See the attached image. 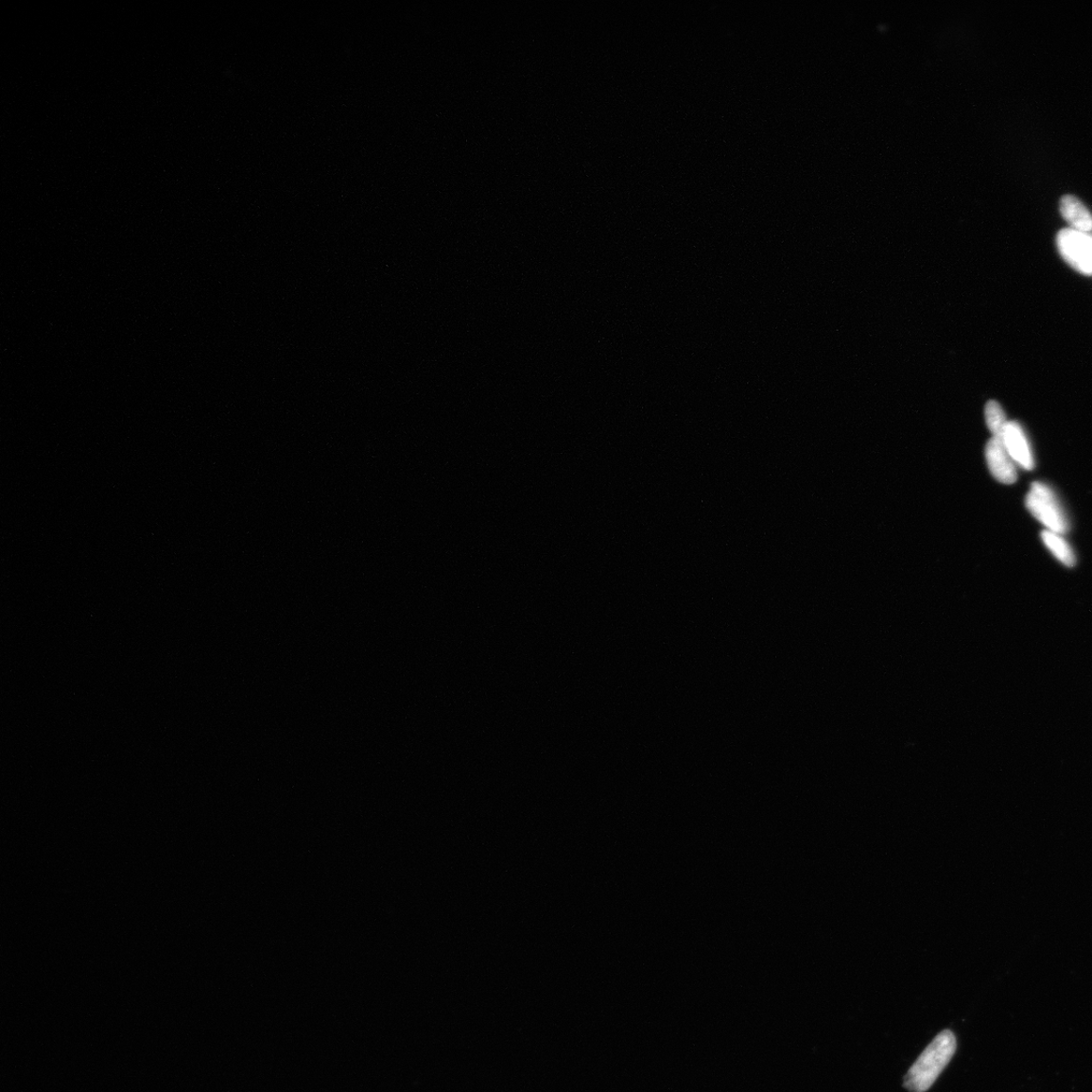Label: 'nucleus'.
Here are the masks:
<instances>
[{
    "label": "nucleus",
    "mask_w": 1092,
    "mask_h": 1092,
    "mask_svg": "<svg viewBox=\"0 0 1092 1092\" xmlns=\"http://www.w3.org/2000/svg\"><path fill=\"white\" fill-rule=\"evenodd\" d=\"M954 1032L944 1030L914 1062L905 1077L904 1086L910 1092H927L949 1065L955 1055Z\"/></svg>",
    "instance_id": "1"
},
{
    "label": "nucleus",
    "mask_w": 1092,
    "mask_h": 1092,
    "mask_svg": "<svg viewBox=\"0 0 1092 1092\" xmlns=\"http://www.w3.org/2000/svg\"><path fill=\"white\" fill-rule=\"evenodd\" d=\"M1026 507L1030 513L1052 532L1066 534L1069 530V520L1054 491L1047 485L1035 482L1027 494Z\"/></svg>",
    "instance_id": "2"
},
{
    "label": "nucleus",
    "mask_w": 1092,
    "mask_h": 1092,
    "mask_svg": "<svg viewBox=\"0 0 1092 1092\" xmlns=\"http://www.w3.org/2000/svg\"><path fill=\"white\" fill-rule=\"evenodd\" d=\"M1058 251L1074 270L1092 275V236L1088 233L1063 229L1056 238Z\"/></svg>",
    "instance_id": "3"
},
{
    "label": "nucleus",
    "mask_w": 1092,
    "mask_h": 1092,
    "mask_svg": "<svg viewBox=\"0 0 1092 1092\" xmlns=\"http://www.w3.org/2000/svg\"><path fill=\"white\" fill-rule=\"evenodd\" d=\"M985 457L990 473L999 483L1012 485L1016 482L1015 462L1004 445L1003 440L993 437L985 448Z\"/></svg>",
    "instance_id": "4"
},
{
    "label": "nucleus",
    "mask_w": 1092,
    "mask_h": 1092,
    "mask_svg": "<svg viewBox=\"0 0 1092 1092\" xmlns=\"http://www.w3.org/2000/svg\"><path fill=\"white\" fill-rule=\"evenodd\" d=\"M1002 440L1015 463L1021 465L1026 471H1031L1035 468V459H1033L1031 444L1021 425L1017 424L1016 421H1009Z\"/></svg>",
    "instance_id": "5"
},
{
    "label": "nucleus",
    "mask_w": 1092,
    "mask_h": 1092,
    "mask_svg": "<svg viewBox=\"0 0 1092 1092\" xmlns=\"http://www.w3.org/2000/svg\"><path fill=\"white\" fill-rule=\"evenodd\" d=\"M1060 211L1072 229L1084 233L1092 231V214L1081 199L1071 195L1063 197Z\"/></svg>",
    "instance_id": "6"
},
{
    "label": "nucleus",
    "mask_w": 1092,
    "mask_h": 1092,
    "mask_svg": "<svg viewBox=\"0 0 1092 1092\" xmlns=\"http://www.w3.org/2000/svg\"><path fill=\"white\" fill-rule=\"evenodd\" d=\"M1041 537L1044 545L1059 562L1068 567L1074 566L1076 563L1074 551L1065 538L1050 530L1042 531Z\"/></svg>",
    "instance_id": "7"
},
{
    "label": "nucleus",
    "mask_w": 1092,
    "mask_h": 1092,
    "mask_svg": "<svg viewBox=\"0 0 1092 1092\" xmlns=\"http://www.w3.org/2000/svg\"><path fill=\"white\" fill-rule=\"evenodd\" d=\"M986 425L994 437L1002 439L1009 421L1001 406L997 401H989L985 406Z\"/></svg>",
    "instance_id": "8"
}]
</instances>
